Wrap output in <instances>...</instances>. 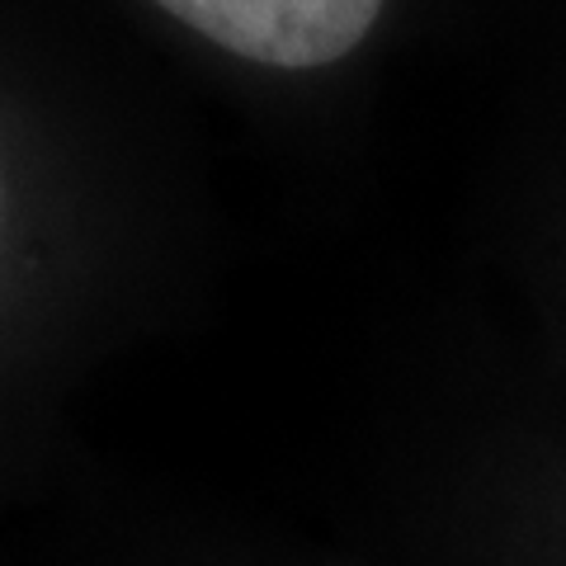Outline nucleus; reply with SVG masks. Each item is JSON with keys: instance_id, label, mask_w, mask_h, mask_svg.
<instances>
[{"instance_id": "obj_1", "label": "nucleus", "mask_w": 566, "mask_h": 566, "mask_svg": "<svg viewBox=\"0 0 566 566\" xmlns=\"http://www.w3.org/2000/svg\"><path fill=\"white\" fill-rule=\"evenodd\" d=\"M193 33L260 66L340 62L374 29L382 0H156Z\"/></svg>"}]
</instances>
